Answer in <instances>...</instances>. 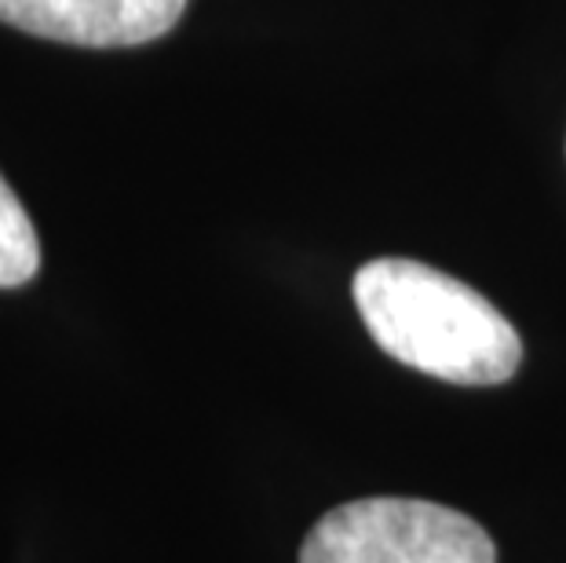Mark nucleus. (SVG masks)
<instances>
[{
    "label": "nucleus",
    "mask_w": 566,
    "mask_h": 563,
    "mask_svg": "<svg viewBox=\"0 0 566 563\" xmlns=\"http://www.w3.org/2000/svg\"><path fill=\"white\" fill-rule=\"evenodd\" d=\"M355 304L369 337L402 366L450 385H504L523 344L509 319L472 285L428 263L384 257L355 274Z\"/></svg>",
    "instance_id": "obj_1"
},
{
    "label": "nucleus",
    "mask_w": 566,
    "mask_h": 563,
    "mask_svg": "<svg viewBox=\"0 0 566 563\" xmlns=\"http://www.w3.org/2000/svg\"><path fill=\"white\" fill-rule=\"evenodd\" d=\"M300 563H497L472 517L420 498H358L325 512Z\"/></svg>",
    "instance_id": "obj_2"
},
{
    "label": "nucleus",
    "mask_w": 566,
    "mask_h": 563,
    "mask_svg": "<svg viewBox=\"0 0 566 563\" xmlns=\"http://www.w3.org/2000/svg\"><path fill=\"white\" fill-rule=\"evenodd\" d=\"M187 0H0V22L44 41L132 48L165 38Z\"/></svg>",
    "instance_id": "obj_3"
},
{
    "label": "nucleus",
    "mask_w": 566,
    "mask_h": 563,
    "mask_svg": "<svg viewBox=\"0 0 566 563\" xmlns=\"http://www.w3.org/2000/svg\"><path fill=\"white\" fill-rule=\"evenodd\" d=\"M41 271V242L30 212L0 176V290L27 285Z\"/></svg>",
    "instance_id": "obj_4"
}]
</instances>
